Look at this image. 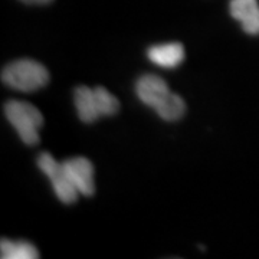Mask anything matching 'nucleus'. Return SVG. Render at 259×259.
<instances>
[{
  "mask_svg": "<svg viewBox=\"0 0 259 259\" xmlns=\"http://www.w3.org/2000/svg\"><path fill=\"white\" fill-rule=\"evenodd\" d=\"M51 79L47 66L33 59H18L8 64L2 71V81L19 93H35L47 87Z\"/></svg>",
  "mask_w": 259,
  "mask_h": 259,
  "instance_id": "nucleus-1",
  "label": "nucleus"
},
{
  "mask_svg": "<svg viewBox=\"0 0 259 259\" xmlns=\"http://www.w3.org/2000/svg\"><path fill=\"white\" fill-rule=\"evenodd\" d=\"M5 114L20 140L26 146H36L39 143V130L44 125L42 112L29 102L12 100L5 104Z\"/></svg>",
  "mask_w": 259,
  "mask_h": 259,
  "instance_id": "nucleus-2",
  "label": "nucleus"
},
{
  "mask_svg": "<svg viewBox=\"0 0 259 259\" xmlns=\"http://www.w3.org/2000/svg\"><path fill=\"white\" fill-rule=\"evenodd\" d=\"M37 167L39 170L51 180L56 197L64 204H72L78 200L79 192L75 187L68 176L65 175L64 166L59 163L52 154L40 153L37 157Z\"/></svg>",
  "mask_w": 259,
  "mask_h": 259,
  "instance_id": "nucleus-3",
  "label": "nucleus"
},
{
  "mask_svg": "<svg viewBox=\"0 0 259 259\" xmlns=\"http://www.w3.org/2000/svg\"><path fill=\"white\" fill-rule=\"evenodd\" d=\"M65 175L71 180V183L78 189L82 196H93L95 193L93 163L85 157H72L62 163Z\"/></svg>",
  "mask_w": 259,
  "mask_h": 259,
  "instance_id": "nucleus-4",
  "label": "nucleus"
},
{
  "mask_svg": "<svg viewBox=\"0 0 259 259\" xmlns=\"http://www.w3.org/2000/svg\"><path fill=\"white\" fill-rule=\"evenodd\" d=\"M136 94L144 105L153 110L170 94L167 82L154 74H146L140 76L136 82Z\"/></svg>",
  "mask_w": 259,
  "mask_h": 259,
  "instance_id": "nucleus-5",
  "label": "nucleus"
},
{
  "mask_svg": "<svg viewBox=\"0 0 259 259\" xmlns=\"http://www.w3.org/2000/svg\"><path fill=\"white\" fill-rule=\"evenodd\" d=\"M229 12L248 35H259V3L258 0H231Z\"/></svg>",
  "mask_w": 259,
  "mask_h": 259,
  "instance_id": "nucleus-6",
  "label": "nucleus"
},
{
  "mask_svg": "<svg viewBox=\"0 0 259 259\" xmlns=\"http://www.w3.org/2000/svg\"><path fill=\"white\" fill-rule=\"evenodd\" d=\"M147 58L160 68L173 69L185 61V48L177 42L153 45L148 48Z\"/></svg>",
  "mask_w": 259,
  "mask_h": 259,
  "instance_id": "nucleus-7",
  "label": "nucleus"
},
{
  "mask_svg": "<svg viewBox=\"0 0 259 259\" xmlns=\"http://www.w3.org/2000/svg\"><path fill=\"white\" fill-rule=\"evenodd\" d=\"M74 102L79 120L85 124H91L101 117L97 101H95L94 88H88L85 85L78 87L74 93Z\"/></svg>",
  "mask_w": 259,
  "mask_h": 259,
  "instance_id": "nucleus-8",
  "label": "nucleus"
},
{
  "mask_svg": "<svg viewBox=\"0 0 259 259\" xmlns=\"http://www.w3.org/2000/svg\"><path fill=\"white\" fill-rule=\"evenodd\" d=\"M0 256L2 259H37L40 255L36 246L30 242L2 239Z\"/></svg>",
  "mask_w": 259,
  "mask_h": 259,
  "instance_id": "nucleus-9",
  "label": "nucleus"
},
{
  "mask_svg": "<svg viewBox=\"0 0 259 259\" xmlns=\"http://www.w3.org/2000/svg\"><path fill=\"white\" fill-rule=\"evenodd\" d=\"M157 115L164 121H177L186 114L185 100L175 93H170L163 101L154 108Z\"/></svg>",
  "mask_w": 259,
  "mask_h": 259,
  "instance_id": "nucleus-10",
  "label": "nucleus"
},
{
  "mask_svg": "<svg viewBox=\"0 0 259 259\" xmlns=\"http://www.w3.org/2000/svg\"><path fill=\"white\" fill-rule=\"evenodd\" d=\"M94 94H95V101H97L101 117H111L118 112L120 102L108 90L102 87H97L94 88Z\"/></svg>",
  "mask_w": 259,
  "mask_h": 259,
  "instance_id": "nucleus-11",
  "label": "nucleus"
},
{
  "mask_svg": "<svg viewBox=\"0 0 259 259\" xmlns=\"http://www.w3.org/2000/svg\"><path fill=\"white\" fill-rule=\"evenodd\" d=\"M26 5H48V3H52L54 0H20Z\"/></svg>",
  "mask_w": 259,
  "mask_h": 259,
  "instance_id": "nucleus-12",
  "label": "nucleus"
}]
</instances>
